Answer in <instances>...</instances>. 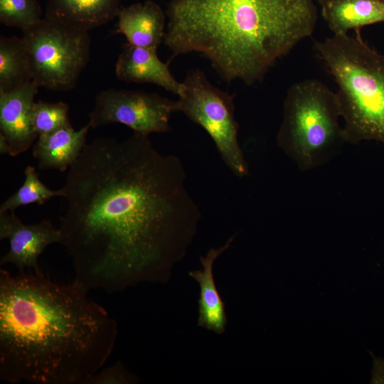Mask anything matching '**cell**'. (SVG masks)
<instances>
[{
  "label": "cell",
  "instance_id": "1",
  "mask_svg": "<svg viewBox=\"0 0 384 384\" xmlns=\"http://www.w3.org/2000/svg\"><path fill=\"white\" fill-rule=\"evenodd\" d=\"M186 176L181 159L149 136L86 144L62 188L58 227L75 279L107 294L166 281L201 218Z\"/></svg>",
  "mask_w": 384,
  "mask_h": 384
},
{
  "label": "cell",
  "instance_id": "2",
  "mask_svg": "<svg viewBox=\"0 0 384 384\" xmlns=\"http://www.w3.org/2000/svg\"><path fill=\"white\" fill-rule=\"evenodd\" d=\"M79 282L60 284L41 269L0 270V380L85 384L116 343V321Z\"/></svg>",
  "mask_w": 384,
  "mask_h": 384
},
{
  "label": "cell",
  "instance_id": "3",
  "mask_svg": "<svg viewBox=\"0 0 384 384\" xmlns=\"http://www.w3.org/2000/svg\"><path fill=\"white\" fill-rule=\"evenodd\" d=\"M164 43L173 57L198 53L225 81H261L277 60L310 37L314 0H171Z\"/></svg>",
  "mask_w": 384,
  "mask_h": 384
},
{
  "label": "cell",
  "instance_id": "4",
  "mask_svg": "<svg viewBox=\"0 0 384 384\" xmlns=\"http://www.w3.org/2000/svg\"><path fill=\"white\" fill-rule=\"evenodd\" d=\"M315 50L336 83L346 142L384 146V53L368 46L360 31L317 41Z\"/></svg>",
  "mask_w": 384,
  "mask_h": 384
},
{
  "label": "cell",
  "instance_id": "5",
  "mask_svg": "<svg viewBox=\"0 0 384 384\" xmlns=\"http://www.w3.org/2000/svg\"><path fill=\"white\" fill-rule=\"evenodd\" d=\"M336 93L323 82L305 79L287 90L276 141L302 171L329 163L346 144Z\"/></svg>",
  "mask_w": 384,
  "mask_h": 384
},
{
  "label": "cell",
  "instance_id": "6",
  "mask_svg": "<svg viewBox=\"0 0 384 384\" xmlns=\"http://www.w3.org/2000/svg\"><path fill=\"white\" fill-rule=\"evenodd\" d=\"M33 81L53 91L72 90L90 54L88 31L47 18L23 31Z\"/></svg>",
  "mask_w": 384,
  "mask_h": 384
},
{
  "label": "cell",
  "instance_id": "7",
  "mask_svg": "<svg viewBox=\"0 0 384 384\" xmlns=\"http://www.w3.org/2000/svg\"><path fill=\"white\" fill-rule=\"evenodd\" d=\"M183 90L176 100L181 112L211 137L229 169L238 177L248 174V165L238 141L239 124L235 118V94L213 85L204 72L194 70L183 80Z\"/></svg>",
  "mask_w": 384,
  "mask_h": 384
},
{
  "label": "cell",
  "instance_id": "8",
  "mask_svg": "<svg viewBox=\"0 0 384 384\" xmlns=\"http://www.w3.org/2000/svg\"><path fill=\"white\" fill-rule=\"evenodd\" d=\"M174 112L176 101L158 93L111 88L96 96L87 124L95 129L119 123L134 133L149 136L170 131Z\"/></svg>",
  "mask_w": 384,
  "mask_h": 384
},
{
  "label": "cell",
  "instance_id": "9",
  "mask_svg": "<svg viewBox=\"0 0 384 384\" xmlns=\"http://www.w3.org/2000/svg\"><path fill=\"white\" fill-rule=\"evenodd\" d=\"M0 239H7L9 245L1 266L11 264L18 270H38L39 256L48 245L61 244L62 234L50 220L24 224L14 211H9L0 213Z\"/></svg>",
  "mask_w": 384,
  "mask_h": 384
},
{
  "label": "cell",
  "instance_id": "10",
  "mask_svg": "<svg viewBox=\"0 0 384 384\" xmlns=\"http://www.w3.org/2000/svg\"><path fill=\"white\" fill-rule=\"evenodd\" d=\"M39 87L32 80L0 92V134L6 139L11 156L26 151L38 137L33 125V110Z\"/></svg>",
  "mask_w": 384,
  "mask_h": 384
},
{
  "label": "cell",
  "instance_id": "11",
  "mask_svg": "<svg viewBox=\"0 0 384 384\" xmlns=\"http://www.w3.org/2000/svg\"><path fill=\"white\" fill-rule=\"evenodd\" d=\"M117 77L127 82L152 83L180 96L183 82L172 75L169 63H164L157 50L137 47L127 43L115 65Z\"/></svg>",
  "mask_w": 384,
  "mask_h": 384
},
{
  "label": "cell",
  "instance_id": "12",
  "mask_svg": "<svg viewBox=\"0 0 384 384\" xmlns=\"http://www.w3.org/2000/svg\"><path fill=\"white\" fill-rule=\"evenodd\" d=\"M116 32L124 35L127 43L157 50L164 42L166 15L156 2L147 0L121 7Z\"/></svg>",
  "mask_w": 384,
  "mask_h": 384
},
{
  "label": "cell",
  "instance_id": "13",
  "mask_svg": "<svg viewBox=\"0 0 384 384\" xmlns=\"http://www.w3.org/2000/svg\"><path fill=\"white\" fill-rule=\"evenodd\" d=\"M90 129L87 124L78 130L72 125L38 136L33 144V156L40 170L56 169L65 171L73 165L86 145Z\"/></svg>",
  "mask_w": 384,
  "mask_h": 384
},
{
  "label": "cell",
  "instance_id": "14",
  "mask_svg": "<svg viewBox=\"0 0 384 384\" xmlns=\"http://www.w3.org/2000/svg\"><path fill=\"white\" fill-rule=\"evenodd\" d=\"M233 240L232 236L222 246L210 248L204 257H200L203 269L188 272L200 286L198 326L218 334L225 331L227 316L225 303L215 285L213 268L215 260L230 247Z\"/></svg>",
  "mask_w": 384,
  "mask_h": 384
},
{
  "label": "cell",
  "instance_id": "15",
  "mask_svg": "<svg viewBox=\"0 0 384 384\" xmlns=\"http://www.w3.org/2000/svg\"><path fill=\"white\" fill-rule=\"evenodd\" d=\"M122 0H48L46 18L88 31L117 18Z\"/></svg>",
  "mask_w": 384,
  "mask_h": 384
},
{
  "label": "cell",
  "instance_id": "16",
  "mask_svg": "<svg viewBox=\"0 0 384 384\" xmlns=\"http://www.w3.org/2000/svg\"><path fill=\"white\" fill-rule=\"evenodd\" d=\"M322 18L334 35L384 23V0H319Z\"/></svg>",
  "mask_w": 384,
  "mask_h": 384
},
{
  "label": "cell",
  "instance_id": "17",
  "mask_svg": "<svg viewBox=\"0 0 384 384\" xmlns=\"http://www.w3.org/2000/svg\"><path fill=\"white\" fill-rule=\"evenodd\" d=\"M33 80L21 38H0V92H7Z\"/></svg>",
  "mask_w": 384,
  "mask_h": 384
},
{
  "label": "cell",
  "instance_id": "18",
  "mask_svg": "<svg viewBox=\"0 0 384 384\" xmlns=\"http://www.w3.org/2000/svg\"><path fill=\"white\" fill-rule=\"evenodd\" d=\"M25 179L21 186L0 206V213L14 211L17 208L33 203L43 205L53 197H63V191L51 190L39 178L33 166L24 170Z\"/></svg>",
  "mask_w": 384,
  "mask_h": 384
},
{
  "label": "cell",
  "instance_id": "19",
  "mask_svg": "<svg viewBox=\"0 0 384 384\" xmlns=\"http://www.w3.org/2000/svg\"><path fill=\"white\" fill-rule=\"evenodd\" d=\"M41 15L37 0H0V21L6 26L23 31L41 21Z\"/></svg>",
  "mask_w": 384,
  "mask_h": 384
},
{
  "label": "cell",
  "instance_id": "20",
  "mask_svg": "<svg viewBox=\"0 0 384 384\" xmlns=\"http://www.w3.org/2000/svg\"><path fill=\"white\" fill-rule=\"evenodd\" d=\"M69 107L63 102H36L33 110V125L38 136L70 125Z\"/></svg>",
  "mask_w": 384,
  "mask_h": 384
},
{
  "label": "cell",
  "instance_id": "21",
  "mask_svg": "<svg viewBox=\"0 0 384 384\" xmlns=\"http://www.w3.org/2000/svg\"><path fill=\"white\" fill-rule=\"evenodd\" d=\"M139 383V378L128 371L119 361L102 368L90 377L85 384H131Z\"/></svg>",
  "mask_w": 384,
  "mask_h": 384
},
{
  "label": "cell",
  "instance_id": "22",
  "mask_svg": "<svg viewBox=\"0 0 384 384\" xmlns=\"http://www.w3.org/2000/svg\"><path fill=\"white\" fill-rule=\"evenodd\" d=\"M9 145L4 137L0 134V153L1 154H9Z\"/></svg>",
  "mask_w": 384,
  "mask_h": 384
}]
</instances>
